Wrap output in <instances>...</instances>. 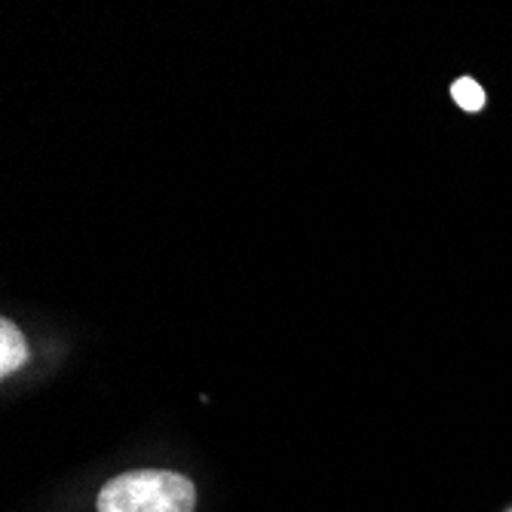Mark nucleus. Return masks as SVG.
<instances>
[{
	"label": "nucleus",
	"mask_w": 512,
	"mask_h": 512,
	"mask_svg": "<svg viewBox=\"0 0 512 512\" xmlns=\"http://www.w3.org/2000/svg\"><path fill=\"white\" fill-rule=\"evenodd\" d=\"M197 488L169 470H132L114 476L96 500L99 512H194Z\"/></svg>",
	"instance_id": "obj_1"
},
{
	"label": "nucleus",
	"mask_w": 512,
	"mask_h": 512,
	"mask_svg": "<svg viewBox=\"0 0 512 512\" xmlns=\"http://www.w3.org/2000/svg\"><path fill=\"white\" fill-rule=\"evenodd\" d=\"M28 359V344L22 338V332L10 319L0 322V375H13L16 368H22Z\"/></svg>",
	"instance_id": "obj_2"
},
{
	"label": "nucleus",
	"mask_w": 512,
	"mask_h": 512,
	"mask_svg": "<svg viewBox=\"0 0 512 512\" xmlns=\"http://www.w3.org/2000/svg\"><path fill=\"white\" fill-rule=\"evenodd\" d=\"M451 96H454V102H457L463 111H470V114H476V111L485 108V89H482L473 77H460V80H454V83H451Z\"/></svg>",
	"instance_id": "obj_3"
},
{
	"label": "nucleus",
	"mask_w": 512,
	"mask_h": 512,
	"mask_svg": "<svg viewBox=\"0 0 512 512\" xmlns=\"http://www.w3.org/2000/svg\"><path fill=\"white\" fill-rule=\"evenodd\" d=\"M506 512H512V509H506Z\"/></svg>",
	"instance_id": "obj_4"
}]
</instances>
